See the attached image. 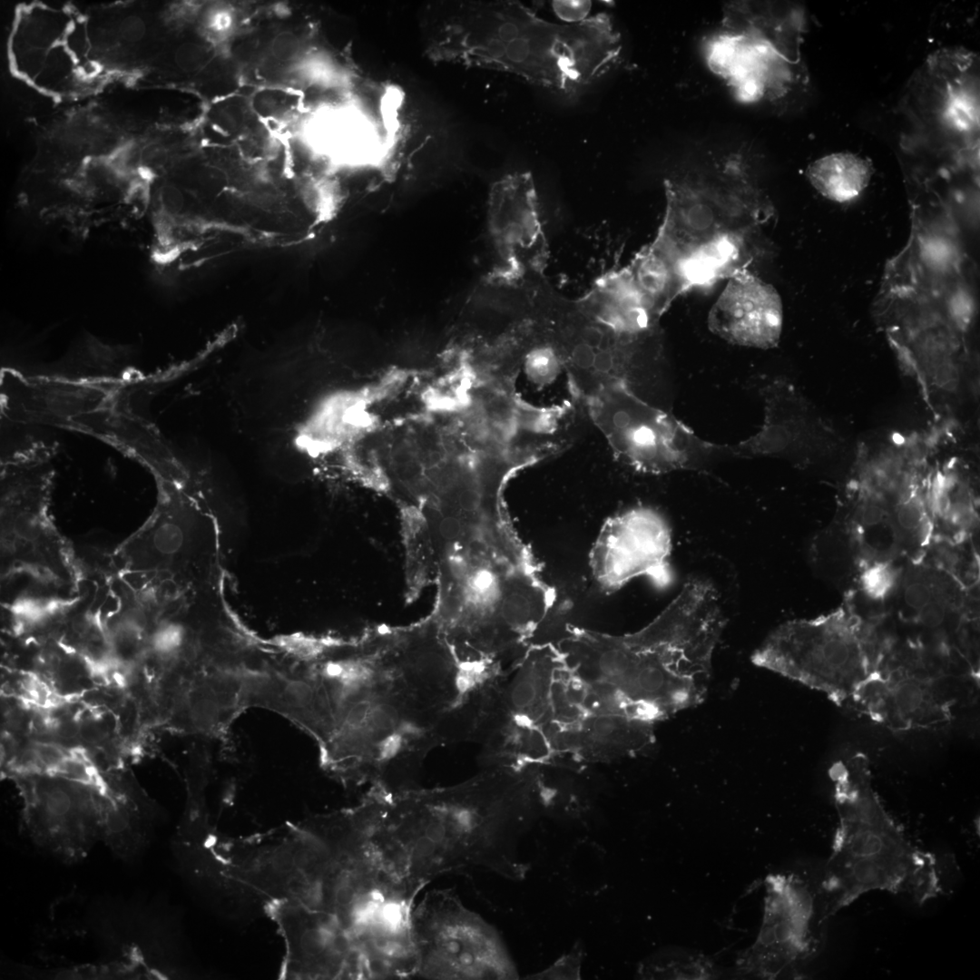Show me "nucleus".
Listing matches in <instances>:
<instances>
[{
  "label": "nucleus",
  "mask_w": 980,
  "mask_h": 980,
  "mask_svg": "<svg viewBox=\"0 0 980 980\" xmlns=\"http://www.w3.org/2000/svg\"><path fill=\"white\" fill-rule=\"evenodd\" d=\"M967 590L951 573L921 555L901 571L895 592L905 620L938 629L966 612Z\"/></svg>",
  "instance_id": "nucleus-17"
},
{
  "label": "nucleus",
  "mask_w": 980,
  "mask_h": 980,
  "mask_svg": "<svg viewBox=\"0 0 980 980\" xmlns=\"http://www.w3.org/2000/svg\"><path fill=\"white\" fill-rule=\"evenodd\" d=\"M654 723L615 713H592L564 723H550L544 732L554 757L577 763L610 762L634 757L655 741Z\"/></svg>",
  "instance_id": "nucleus-16"
},
{
  "label": "nucleus",
  "mask_w": 980,
  "mask_h": 980,
  "mask_svg": "<svg viewBox=\"0 0 980 980\" xmlns=\"http://www.w3.org/2000/svg\"><path fill=\"white\" fill-rule=\"evenodd\" d=\"M564 662L554 643L531 644L498 684L502 710L512 719L544 728L551 720L552 694Z\"/></svg>",
  "instance_id": "nucleus-18"
},
{
  "label": "nucleus",
  "mask_w": 980,
  "mask_h": 980,
  "mask_svg": "<svg viewBox=\"0 0 980 980\" xmlns=\"http://www.w3.org/2000/svg\"><path fill=\"white\" fill-rule=\"evenodd\" d=\"M422 27L435 61L504 71L565 93L603 76L622 49L604 14L555 24L514 1L435 3Z\"/></svg>",
  "instance_id": "nucleus-4"
},
{
  "label": "nucleus",
  "mask_w": 980,
  "mask_h": 980,
  "mask_svg": "<svg viewBox=\"0 0 980 980\" xmlns=\"http://www.w3.org/2000/svg\"><path fill=\"white\" fill-rule=\"evenodd\" d=\"M206 27L211 36L220 39L227 35L232 27V12L225 6L217 7L207 15Z\"/></svg>",
  "instance_id": "nucleus-26"
},
{
  "label": "nucleus",
  "mask_w": 980,
  "mask_h": 980,
  "mask_svg": "<svg viewBox=\"0 0 980 980\" xmlns=\"http://www.w3.org/2000/svg\"><path fill=\"white\" fill-rule=\"evenodd\" d=\"M802 25L796 11H777L760 3H729L720 30L704 42L706 64L741 103L782 99L806 80Z\"/></svg>",
  "instance_id": "nucleus-7"
},
{
  "label": "nucleus",
  "mask_w": 980,
  "mask_h": 980,
  "mask_svg": "<svg viewBox=\"0 0 980 980\" xmlns=\"http://www.w3.org/2000/svg\"><path fill=\"white\" fill-rule=\"evenodd\" d=\"M712 587L687 582L641 630L611 635L568 626L555 644L567 669L595 685L628 717L656 723L700 705L726 626Z\"/></svg>",
  "instance_id": "nucleus-3"
},
{
  "label": "nucleus",
  "mask_w": 980,
  "mask_h": 980,
  "mask_svg": "<svg viewBox=\"0 0 980 980\" xmlns=\"http://www.w3.org/2000/svg\"><path fill=\"white\" fill-rule=\"evenodd\" d=\"M542 806L534 768H487L453 786L377 793L373 829L398 872L420 890L466 869L517 879L526 869L518 844Z\"/></svg>",
  "instance_id": "nucleus-2"
},
{
  "label": "nucleus",
  "mask_w": 980,
  "mask_h": 980,
  "mask_svg": "<svg viewBox=\"0 0 980 980\" xmlns=\"http://www.w3.org/2000/svg\"><path fill=\"white\" fill-rule=\"evenodd\" d=\"M299 48V40L291 32L278 34L272 40L271 52L273 56L280 61L293 58Z\"/></svg>",
  "instance_id": "nucleus-27"
},
{
  "label": "nucleus",
  "mask_w": 980,
  "mask_h": 980,
  "mask_svg": "<svg viewBox=\"0 0 980 980\" xmlns=\"http://www.w3.org/2000/svg\"><path fill=\"white\" fill-rule=\"evenodd\" d=\"M591 409L622 461L644 473L681 470V422L671 415L645 404L622 382L592 396Z\"/></svg>",
  "instance_id": "nucleus-11"
},
{
  "label": "nucleus",
  "mask_w": 980,
  "mask_h": 980,
  "mask_svg": "<svg viewBox=\"0 0 980 980\" xmlns=\"http://www.w3.org/2000/svg\"><path fill=\"white\" fill-rule=\"evenodd\" d=\"M322 768L346 786L393 791L411 784L439 745L437 720L400 670L388 627L328 660L313 687Z\"/></svg>",
  "instance_id": "nucleus-1"
},
{
  "label": "nucleus",
  "mask_w": 980,
  "mask_h": 980,
  "mask_svg": "<svg viewBox=\"0 0 980 980\" xmlns=\"http://www.w3.org/2000/svg\"><path fill=\"white\" fill-rule=\"evenodd\" d=\"M900 574L893 561L870 562L859 570L858 584L867 599L883 602L896 591Z\"/></svg>",
  "instance_id": "nucleus-22"
},
{
  "label": "nucleus",
  "mask_w": 980,
  "mask_h": 980,
  "mask_svg": "<svg viewBox=\"0 0 980 980\" xmlns=\"http://www.w3.org/2000/svg\"><path fill=\"white\" fill-rule=\"evenodd\" d=\"M411 936L415 978L517 979L500 934L451 888H435L415 904Z\"/></svg>",
  "instance_id": "nucleus-8"
},
{
  "label": "nucleus",
  "mask_w": 980,
  "mask_h": 980,
  "mask_svg": "<svg viewBox=\"0 0 980 980\" xmlns=\"http://www.w3.org/2000/svg\"><path fill=\"white\" fill-rule=\"evenodd\" d=\"M19 691L21 698L34 707H52L59 700V696L46 682L34 676L24 678L20 682Z\"/></svg>",
  "instance_id": "nucleus-24"
},
{
  "label": "nucleus",
  "mask_w": 980,
  "mask_h": 980,
  "mask_svg": "<svg viewBox=\"0 0 980 980\" xmlns=\"http://www.w3.org/2000/svg\"><path fill=\"white\" fill-rule=\"evenodd\" d=\"M575 302L586 316L632 344L648 333L659 318L627 268L603 274Z\"/></svg>",
  "instance_id": "nucleus-20"
},
{
  "label": "nucleus",
  "mask_w": 980,
  "mask_h": 980,
  "mask_svg": "<svg viewBox=\"0 0 980 980\" xmlns=\"http://www.w3.org/2000/svg\"><path fill=\"white\" fill-rule=\"evenodd\" d=\"M890 648L875 622L848 607L779 625L751 660L843 704L878 669Z\"/></svg>",
  "instance_id": "nucleus-6"
},
{
  "label": "nucleus",
  "mask_w": 980,
  "mask_h": 980,
  "mask_svg": "<svg viewBox=\"0 0 980 980\" xmlns=\"http://www.w3.org/2000/svg\"><path fill=\"white\" fill-rule=\"evenodd\" d=\"M582 947H573L563 955L546 969L535 973L530 978L537 979H579L583 962Z\"/></svg>",
  "instance_id": "nucleus-23"
},
{
  "label": "nucleus",
  "mask_w": 980,
  "mask_h": 980,
  "mask_svg": "<svg viewBox=\"0 0 980 980\" xmlns=\"http://www.w3.org/2000/svg\"><path fill=\"white\" fill-rule=\"evenodd\" d=\"M122 31L125 38L133 40L141 36L143 29L140 21L131 17L122 24Z\"/></svg>",
  "instance_id": "nucleus-29"
},
{
  "label": "nucleus",
  "mask_w": 980,
  "mask_h": 980,
  "mask_svg": "<svg viewBox=\"0 0 980 980\" xmlns=\"http://www.w3.org/2000/svg\"><path fill=\"white\" fill-rule=\"evenodd\" d=\"M487 219L495 247L504 261V267L492 275L507 281L544 275L548 245L530 172L508 174L494 183Z\"/></svg>",
  "instance_id": "nucleus-13"
},
{
  "label": "nucleus",
  "mask_w": 980,
  "mask_h": 980,
  "mask_svg": "<svg viewBox=\"0 0 980 980\" xmlns=\"http://www.w3.org/2000/svg\"><path fill=\"white\" fill-rule=\"evenodd\" d=\"M274 916L287 942V975L367 979L358 953L332 915L298 902L279 901Z\"/></svg>",
  "instance_id": "nucleus-14"
},
{
  "label": "nucleus",
  "mask_w": 980,
  "mask_h": 980,
  "mask_svg": "<svg viewBox=\"0 0 980 980\" xmlns=\"http://www.w3.org/2000/svg\"><path fill=\"white\" fill-rule=\"evenodd\" d=\"M671 551V530L664 517L653 508L636 506L604 522L589 564L598 583L610 593L640 576L663 588L672 581Z\"/></svg>",
  "instance_id": "nucleus-12"
},
{
  "label": "nucleus",
  "mask_w": 980,
  "mask_h": 980,
  "mask_svg": "<svg viewBox=\"0 0 980 980\" xmlns=\"http://www.w3.org/2000/svg\"><path fill=\"white\" fill-rule=\"evenodd\" d=\"M873 172L868 159L850 152L825 155L807 169L812 186L825 198L841 203L857 199L868 185Z\"/></svg>",
  "instance_id": "nucleus-21"
},
{
  "label": "nucleus",
  "mask_w": 980,
  "mask_h": 980,
  "mask_svg": "<svg viewBox=\"0 0 980 980\" xmlns=\"http://www.w3.org/2000/svg\"><path fill=\"white\" fill-rule=\"evenodd\" d=\"M782 304L769 284L749 273H736L713 304L710 329L735 345L770 348L782 329Z\"/></svg>",
  "instance_id": "nucleus-15"
},
{
  "label": "nucleus",
  "mask_w": 980,
  "mask_h": 980,
  "mask_svg": "<svg viewBox=\"0 0 980 980\" xmlns=\"http://www.w3.org/2000/svg\"><path fill=\"white\" fill-rule=\"evenodd\" d=\"M770 889L763 942L769 948L771 971L777 974L809 954L815 911L809 892L796 878L778 877Z\"/></svg>",
  "instance_id": "nucleus-19"
},
{
  "label": "nucleus",
  "mask_w": 980,
  "mask_h": 980,
  "mask_svg": "<svg viewBox=\"0 0 980 980\" xmlns=\"http://www.w3.org/2000/svg\"><path fill=\"white\" fill-rule=\"evenodd\" d=\"M838 814L823 887L825 917L871 891L906 893L923 904L936 897L939 877L934 857L912 845L884 808L861 752L829 769Z\"/></svg>",
  "instance_id": "nucleus-5"
},
{
  "label": "nucleus",
  "mask_w": 980,
  "mask_h": 980,
  "mask_svg": "<svg viewBox=\"0 0 980 980\" xmlns=\"http://www.w3.org/2000/svg\"><path fill=\"white\" fill-rule=\"evenodd\" d=\"M979 70L975 55L942 50L931 55L909 90L912 118L925 136L965 150L979 144Z\"/></svg>",
  "instance_id": "nucleus-9"
},
{
  "label": "nucleus",
  "mask_w": 980,
  "mask_h": 980,
  "mask_svg": "<svg viewBox=\"0 0 980 980\" xmlns=\"http://www.w3.org/2000/svg\"><path fill=\"white\" fill-rule=\"evenodd\" d=\"M859 712L894 731L944 725L954 701L940 679L918 658L897 656L891 648L882 663L859 685L849 701Z\"/></svg>",
  "instance_id": "nucleus-10"
},
{
  "label": "nucleus",
  "mask_w": 980,
  "mask_h": 980,
  "mask_svg": "<svg viewBox=\"0 0 980 980\" xmlns=\"http://www.w3.org/2000/svg\"><path fill=\"white\" fill-rule=\"evenodd\" d=\"M556 3L557 4L554 5V6H556L555 10L558 15H564L566 18L573 17V19L571 18L572 22L579 21L576 17H579L580 20L584 19V16L586 15L588 7L590 5V4L587 3L583 4V2H579V4H575V2Z\"/></svg>",
  "instance_id": "nucleus-28"
},
{
  "label": "nucleus",
  "mask_w": 980,
  "mask_h": 980,
  "mask_svg": "<svg viewBox=\"0 0 980 980\" xmlns=\"http://www.w3.org/2000/svg\"><path fill=\"white\" fill-rule=\"evenodd\" d=\"M207 50L198 44H185L175 54L177 64L183 70L193 71L200 68L207 60Z\"/></svg>",
  "instance_id": "nucleus-25"
}]
</instances>
